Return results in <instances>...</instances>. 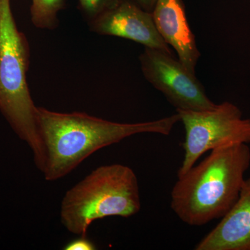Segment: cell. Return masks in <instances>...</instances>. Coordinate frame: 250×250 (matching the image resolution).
Listing matches in <instances>:
<instances>
[{"label":"cell","instance_id":"obj_11","mask_svg":"<svg viewBox=\"0 0 250 250\" xmlns=\"http://www.w3.org/2000/svg\"><path fill=\"white\" fill-rule=\"evenodd\" d=\"M79 9L87 22L90 23L105 11L119 4L122 0H78Z\"/></svg>","mask_w":250,"mask_h":250},{"label":"cell","instance_id":"obj_8","mask_svg":"<svg viewBox=\"0 0 250 250\" xmlns=\"http://www.w3.org/2000/svg\"><path fill=\"white\" fill-rule=\"evenodd\" d=\"M156 29L166 43L173 47L178 60L191 73L201 54L189 26L182 0H157L152 12Z\"/></svg>","mask_w":250,"mask_h":250},{"label":"cell","instance_id":"obj_4","mask_svg":"<svg viewBox=\"0 0 250 250\" xmlns=\"http://www.w3.org/2000/svg\"><path fill=\"white\" fill-rule=\"evenodd\" d=\"M141 208L134 171L123 164L102 166L65 192L61 222L69 232L87 236L93 222L112 216L129 218Z\"/></svg>","mask_w":250,"mask_h":250},{"label":"cell","instance_id":"obj_9","mask_svg":"<svg viewBox=\"0 0 250 250\" xmlns=\"http://www.w3.org/2000/svg\"><path fill=\"white\" fill-rule=\"evenodd\" d=\"M195 250H250V177L233 207Z\"/></svg>","mask_w":250,"mask_h":250},{"label":"cell","instance_id":"obj_3","mask_svg":"<svg viewBox=\"0 0 250 250\" xmlns=\"http://www.w3.org/2000/svg\"><path fill=\"white\" fill-rule=\"evenodd\" d=\"M30 47L19 30L11 0H0V112L18 137L27 143L37 168L43 170L45 153L27 83Z\"/></svg>","mask_w":250,"mask_h":250},{"label":"cell","instance_id":"obj_5","mask_svg":"<svg viewBox=\"0 0 250 250\" xmlns=\"http://www.w3.org/2000/svg\"><path fill=\"white\" fill-rule=\"evenodd\" d=\"M185 129L184 155L177 177L184 175L205 153L236 143H250V119L234 104L224 102L206 111L177 110Z\"/></svg>","mask_w":250,"mask_h":250},{"label":"cell","instance_id":"obj_10","mask_svg":"<svg viewBox=\"0 0 250 250\" xmlns=\"http://www.w3.org/2000/svg\"><path fill=\"white\" fill-rule=\"evenodd\" d=\"M31 20L36 27L54 30L58 27V13L65 6V0H31Z\"/></svg>","mask_w":250,"mask_h":250},{"label":"cell","instance_id":"obj_2","mask_svg":"<svg viewBox=\"0 0 250 250\" xmlns=\"http://www.w3.org/2000/svg\"><path fill=\"white\" fill-rule=\"evenodd\" d=\"M250 166L248 144L215 148L178 177L171 192V208L190 226H203L223 218L238 200Z\"/></svg>","mask_w":250,"mask_h":250},{"label":"cell","instance_id":"obj_7","mask_svg":"<svg viewBox=\"0 0 250 250\" xmlns=\"http://www.w3.org/2000/svg\"><path fill=\"white\" fill-rule=\"evenodd\" d=\"M88 25L90 30L100 35L123 38L173 56L170 46L156 29L152 13L145 11L131 0H122Z\"/></svg>","mask_w":250,"mask_h":250},{"label":"cell","instance_id":"obj_13","mask_svg":"<svg viewBox=\"0 0 250 250\" xmlns=\"http://www.w3.org/2000/svg\"><path fill=\"white\" fill-rule=\"evenodd\" d=\"M145 11L152 13L157 0H131Z\"/></svg>","mask_w":250,"mask_h":250},{"label":"cell","instance_id":"obj_6","mask_svg":"<svg viewBox=\"0 0 250 250\" xmlns=\"http://www.w3.org/2000/svg\"><path fill=\"white\" fill-rule=\"evenodd\" d=\"M139 61L145 78L164 94L176 110L206 111L216 106L195 75L173 56L145 47Z\"/></svg>","mask_w":250,"mask_h":250},{"label":"cell","instance_id":"obj_12","mask_svg":"<svg viewBox=\"0 0 250 250\" xmlns=\"http://www.w3.org/2000/svg\"><path fill=\"white\" fill-rule=\"evenodd\" d=\"M97 247L87 236H81L80 238L73 240L64 247V250H95Z\"/></svg>","mask_w":250,"mask_h":250},{"label":"cell","instance_id":"obj_1","mask_svg":"<svg viewBox=\"0 0 250 250\" xmlns=\"http://www.w3.org/2000/svg\"><path fill=\"white\" fill-rule=\"evenodd\" d=\"M36 117L45 153L42 172L50 182L67 175L99 149L136 134L167 136L180 122L178 113L156 121L120 123L83 112L60 113L38 106Z\"/></svg>","mask_w":250,"mask_h":250}]
</instances>
